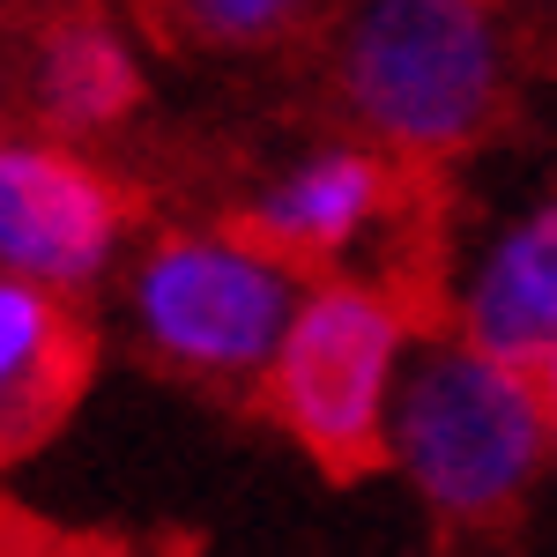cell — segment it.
Masks as SVG:
<instances>
[{"instance_id": "1", "label": "cell", "mask_w": 557, "mask_h": 557, "mask_svg": "<svg viewBox=\"0 0 557 557\" xmlns=\"http://www.w3.org/2000/svg\"><path fill=\"white\" fill-rule=\"evenodd\" d=\"M543 401L498 349H431L386 409V446L438 513L483 520L513 498L543 454Z\"/></svg>"}, {"instance_id": "2", "label": "cell", "mask_w": 557, "mask_h": 557, "mask_svg": "<svg viewBox=\"0 0 557 557\" xmlns=\"http://www.w3.org/2000/svg\"><path fill=\"white\" fill-rule=\"evenodd\" d=\"M349 104L401 149H454L491 112V30L475 0H364L343 45Z\"/></svg>"}, {"instance_id": "3", "label": "cell", "mask_w": 557, "mask_h": 557, "mask_svg": "<svg viewBox=\"0 0 557 557\" xmlns=\"http://www.w3.org/2000/svg\"><path fill=\"white\" fill-rule=\"evenodd\" d=\"M401 320L372 290H312L298 298L275 343V409L327 469H364L380 454L394 409Z\"/></svg>"}, {"instance_id": "4", "label": "cell", "mask_w": 557, "mask_h": 557, "mask_svg": "<svg viewBox=\"0 0 557 557\" xmlns=\"http://www.w3.org/2000/svg\"><path fill=\"white\" fill-rule=\"evenodd\" d=\"M141 327L157 349H172L178 364L201 372H246L260 357H275L298 290L290 275L253 246H223V238H194V246H164L141 268Z\"/></svg>"}, {"instance_id": "5", "label": "cell", "mask_w": 557, "mask_h": 557, "mask_svg": "<svg viewBox=\"0 0 557 557\" xmlns=\"http://www.w3.org/2000/svg\"><path fill=\"white\" fill-rule=\"evenodd\" d=\"M112 194L45 149H0V268L38 283H89L112 253Z\"/></svg>"}, {"instance_id": "6", "label": "cell", "mask_w": 557, "mask_h": 557, "mask_svg": "<svg viewBox=\"0 0 557 557\" xmlns=\"http://www.w3.org/2000/svg\"><path fill=\"white\" fill-rule=\"evenodd\" d=\"M67 380H75L67 320L52 312V298L38 290V275L0 268V454L23 446V438L60 409Z\"/></svg>"}, {"instance_id": "7", "label": "cell", "mask_w": 557, "mask_h": 557, "mask_svg": "<svg viewBox=\"0 0 557 557\" xmlns=\"http://www.w3.org/2000/svg\"><path fill=\"white\" fill-rule=\"evenodd\" d=\"M469 327L498 357H535L557 343V201L535 209L513 238L491 253L483 283L469 298Z\"/></svg>"}, {"instance_id": "8", "label": "cell", "mask_w": 557, "mask_h": 557, "mask_svg": "<svg viewBox=\"0 0 557 557\" xmlns=\"http://www.w3.org/2000/svg\"><path fill=\"white\" fill-rule=\"evenodd\" d=\"M386 201V178L380 164H364V157H320V164H305L290 172L283 186H268L260 194V238L268 246H290V253H335L349 246Z\"/></svg>"}, {"instance_id": "9", "label": "cell", "mask_w": 557, "mask_h": 557, "mask_svg": "<svg viewBox=\"0 0 557 557\" xmlns=\"http://www.w3.org/2000/svg\"><path fill=\"white\" fill-rule=\"evenodd\" d=\"M45 104L67 120V127H97L112 112L134 104V60L120 52L112 30H89V23H67L60 38L45 45Z\"/></svg>"}, {"instance_id": "10", "label": "cell", "mask_w": 557, "mask_h": 557, "mask_svg": "<svg viewBox=\"0 0 557 557\" xmlns=\"http://www.w3.org/2000/svg\"><path fill=\"white\" fill-rule=\"evenodd\" d=\"M305 0H178V15L201 30V38H268L298 15Z\"/></svg>"}, {"instance_id": "11", "label": "cell", "mask_w": 557, "mask_h": 557, "mask_svg": "<svg viewBox=\"0 0 557 557\" xmlns=\"http://www.w3.org/2000/svg\"><path fill=\"white\" fill-rule=\"evenodd\" d=\"M528 364H535V372H528V380H535V401H543V417L557 424V343H550V349H535Z\"/></svg>"}]
</instances>
